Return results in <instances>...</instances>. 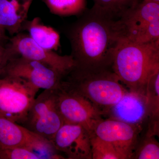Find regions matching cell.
Returning <instances> with one entry per match:
<instances>
[{
    "instance_id": "cell-20",
    "label": "cell",
    "mask_w": 159,
    "mask_h": 159,
    "mask_svg": "<svg viewBox=\"0 0 159 159\" xmlns=\"http://www.w3.org/2000/svg\"><path fill=\"white\" fill-rule=\"evenodd\" d=\"M92 159H125L110 143L91 134Z\"/></svg>"
},
{
    "instance_id": "cell-10",
    "label": "cell",
    "mask_w": 159,
    "mask_h": 159,
    "mask_svg": "<svg viewBox=\"0 0 159 159\" xmlns=\"http://www.w3.org/2000/svg\"><path fill=\"white\" fill-rule=\"evenodd\" d=\"M0 145L22 147L40 152L43 159V153L45 159H57L59 157L51 142L1 115Z\"/></svg>"
},
{
    "instance_id": "cell-12",
    "label": "cell",
    "mask_w": 159,
    "mask_h": 159,
    "mask_svg": "<svg viewBox=\"0 0 159 159\" xmlns=\"http://www.w3.org/2000/svg\"><path fill=\"white\" fill-rule=\"evenodd\" d=\"M91 134L82 125L65 123L52 141L57 151L70 159H92Z\"/></svg>"
},
{
    "instance_id": "cell-16",
    "label": "cell",
    "mask_w": 159,
    "mask_h": 159,
    "mask_svg": "<svg viewBox=\"0 0 159 159\" xmlns=\"http://www.w3.org/2000/svg\"><path fill=\"white\" fill-rule=\"evenodd\" d=\"M148 129L146 133L156 136L159 133V71L148 80L146 86Z\"/></svg>"
},
{
    "instance_id": "cell-2",
    "label": "cell",
    "mask_w": 159,
    "mask_h": 159,
    "mask_svg": "<svg viewBox=\"0 0 159 159\" xmlns=\"http://www.w3.org/2000/svg\"><path fill=\"white\" fill-rule=\"evenodd\" d=\"M111 69L128 90L145 95L148 80L159 71V40L138 44L121 39Z\"/></svg>"
},
{
    "instance_id": "cell-3",
    "label": "cell",
    "mask_w": 159,
    "mask_h": 159,
    "mask_svg": "<svg viewBox=\"0 0 159 159\" xmlns=\"http://www.w3.org/2000/svg\"><path fill=\"white\" fill-rule=\"evenodd\" d=\"M61 87L88 99L104 115L128 91L111 68L74 66L63 77Z\"/></svg>"
},
{
    "instance_id": "cell-23",
    "label": "cell",
    "mask_w": 159,
    "mask_h": 159,
    "mask_svg": "<svg viewBox=\"0 0 159 159\" xmlns=\"http://www.w3.org/2000/svg\"><path fill=\"white\" fill-rule=\"evenodd\" d=\"M6 32L1 31L0 30V44L3 45H6L5 43L9 41V38L6 35Z\"/></svg>"
},
{
    "instance_id": "cell-11",
    "label": "cell",
    "mask_w": 159,
    "mask_h": 159,
    "mask_svg": "<svg viewBox=\"0 0 159 159\" xmlns=\"http://www.w3.org/2000/svg\"><path fill=\"white\" fill-rule=\"evenodd\" d=\"M142 127L111 119H101L94 127L93 133L113 145L125 159H131L139 141Z\"/></svg>"
},
{
    "instance_id": "cell-6",
    "label": "cell",
    "mask_w": 159,
    "mask_h": 159,
    "mask_svg": "<svg viewBox=\"0 0 159 159\" xmlns=\"http://www.w3.org/2000/svg\"><path fill=\"white\" fill-rule=\"evenodd\" d=\"M57 89L44 90L35 98L22 125L51 143L64 123L58 107Z\"/></svg>"
},
{
    "instance_id": "cell-1",
    "label": "cell",
    "mask_w": 159,
    "mask_h": 159,
    "mask_svg": "<svg viewBox=\"0 0 159 159\" xmlns=\"http://www.w3.org/2000/svg\"><path fill=\"white\" fill-rule=\"evenodd\" d=\"M118 20L93 6L64 29L70 43L75 67L111 68L114 54L122 39Z\"/></svg>"
},
{
    "instance_id": "cell-8",
    "label": "cell",
    "mask_w": 159,
    "mask_h": 159,
    "mask_svg": "<svg viewBox=\"0 0 159 159\" xmlns=\"http://www.w3.org/2000/svg\"><path fill=\"white\" fill-rule=\"evenodd\" d=\"M58 105L64 123L79 124L91 134L104 114L79 94L60 87L57 89Z\"/></svg>"
},
{
    "instance_id": "cell-14",
    "label": "cell",
    "mask_w": 159,
    "mask_h": 159,
    "mask_svg": "<svg viewBox=\"0 0 159 159\" xmlns=\"http://www.w3.org/2000/svg\"><path fill=\"white\" fill-rule=\"evenodd\" d=\"M34 0H0V30L11 36L21 32Z\"/></svg>"
},
{
    "instance_id": "cell-13",
    "label": "cell",
    "mask_w": 159,
    "mask_h": 159,
    "mask_svg": "<svg viewBox=\"0 0 159 159\" xmlns=\"http://www.w3.org/2000/svg\"><path fill=\"white\" fill-rule=\"evenodd\" d=\"M106 115L111 119L141 126L148 119L145 95L128 90Z\"/></svg>"
},
{
    "instance_id": "cell-24",
    "label": "cell",
    "mask_w": 159,
    "mask_h": 159,
    "mask_svg": "<svg viewBox=\"0 0 159 159\" xmlns=\"http://www.w3.org/2000/svg\"><path fill=\"white\" fill-rule=\"evenodd\" d=\"M152 1H155L157 2H159V0H152Z\"/></svg>"
},
{
    "instance_id": "cell-4",
    "label": "cell",
    "mask_w": 159,
    "mask_h": 159,
    "mask_svg": "<svg viewBox=\"0 0 159 159\" xmlns=\"http://www.w3.org/2000/svg\"><path fill=\"white\" fill-rule=\"evenodd\" d=\"M118 21L122 39L138 44L159 40V2L141 0Z\"/></svg>"
},
{
    "instance_id": "cell-19",
    "label": "cell",
    "mask_w": 159,
    "mask_h": 159,
    "mask_svg": "<svg viewBox=\"0 0 159 159\" xmlns=\"http://www.w3.org/2000/svg\"><path fill=\"white\" fill-rule=\"evenodd\" d=\"M155 136L145 134L140 142L139 141L131 159H159V144Z\"/></svg>"
},
{
    "instance_id": "cell-22",
    "label": "cell",
    "mask_w": 159,
    "mask_h": 159,
    "mask_svg": "<svg viewBox=\"0 0 159 159\" xmlns=\"http://www.w3.org/2000/svg\"><path fill=\"white\" fill-rule=\"evenodd\" d=\"M17 56L8 43L6 45L0 44V76H2L3 71L9 60Z\"/></svg>"
},
{
    "instance_id": "cell-21",
    "label": "cell",
    "mask_w": 159,
    "mask_h": 159,
    "mask_svg": "<svg viewBox=\"0 0 159 159\" xmlns=\"http://www.w3.org/2000/svg\"><path fill=\"white\" fill-rule=\"evenodd\" d=\"M41 156L34 151L22 147H5L0 145V159H39Z\"/></svg>"
},
{
    "instance_id": "cell-5",
    "label": "cell",
    "mask_w": 159,
    "mask_h": 159,
    "mask_svg": "<svg viewBox=\"0 0 159 159\" xmlns=\"http://www.w3.org/2000/svg\"><path fill=\"white\" fill-rule=\"evenodd\" d=\"M39 89L20 77L0 78V115L22 125Z\"/></svg>"
},
{
    "instance_id": "cell-18",
    "label": "cell",
    "mask_w": 159,
    "mask_h": 159,
    "mask_svg": "<svg viewBox=\"0 0 159 159\" xmlns=\"http://www.w3.org/2000/svg\"><path fill=\"white\" fill-rule=\"evenodd\" d=\"M94 7L112 16L117 19L141 0H93Z\"/></svg>"
},
{
    "instance_id": "cell-17",
    "label": "cell",
    "mask_w": 159,
    "mask_h": 159,
    "mask_svg": "<svg viewBox=\"0 0 159 159\" xmlns=\"http://www.w3.org/2000/svg\"><path fill=\"white\" fill-rule=\"evenodd\" d=\"M52 14L59 16H78L86 9V0H43Z\"/></svg>"
},
{
    "instance_id": "cell-7",
    "label": "cell",
    "mask_w": 159,
    "mask_h": 159,
    "mask_svg": "<svg viewBox=\"0 0 159 159\" xmlns=\"http://www.w3.org/2000/svg\"><path fill=\"white\" fill-rule=\"evenodd\" d=\"M2 76L20 77L39 89L44 90L59 89L64 77L44 64L20 56L9 60Z\"/></svg>"
},
{
    "instance_id": "cell-15",
    "label": "cell",
    "mask_w": 159,
    "mask_h": 159,
    "mask_svg": "<svg viewBox=\"0 0 159 159\" xmlns=\"http://www.w3.org/2000/svg\"><path fill=\"white\" fill-rule=\"evenodd\" d=\"M26 31L30 37L41 47L48 50H57L60 46V36L53 28L45 25L41 19L35 17L23 23L21 31Z\"/></svg>"
},
{
    "instance_id": "cell-9",
    "label": "cell",
    "mask_w": 159,
    "mask_h": 159,
    "mask_svg": "<svg viewBox=\"0 0 159 159\" xmlns=\"http://www.w3.org/2000/svg\"><path fill=\"white\" fill-rule=\"evenodd\" d=\"M8 44L16 56L44 64L64 77L75 66L71 55L61 56L52 50L44 48L23 31L9 39Z\"/></svg>"
}]
</instances>
